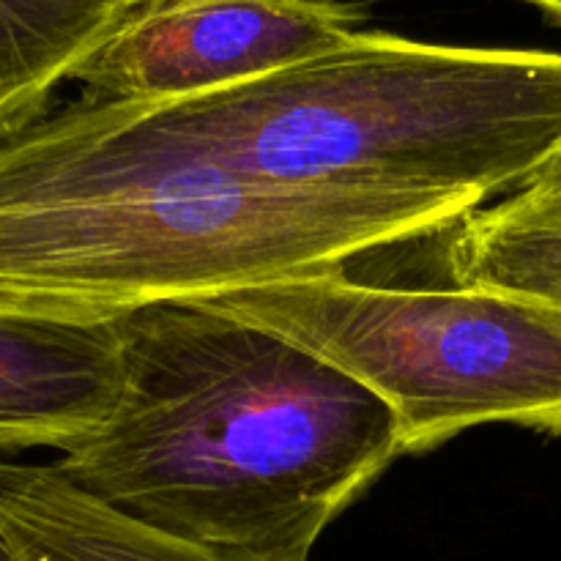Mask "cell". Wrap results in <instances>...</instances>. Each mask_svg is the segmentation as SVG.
<instances>
[{"label": "cell", "instance_id": "obj_4", "mask_svg": "<svg viewBox=\"0 0 561 561\" xmlns=\"http://www.w3.org/2000/svg\"><path fill=\"white\" fill-rule=\"evenodd\" d=\"M201 301L365 383L398 422L400 455L496 422L561 438V310L546 301L469 285H373L345 268Z\"/></svg>", "mask_w": 561, "mask_h": 561}, {"label": "cell", "instance_id": "obj_2", "mask_svg": "<svg viewBox=\"0 0 561 561\" xmlns=\"http://www.w3.org/2000/svg\"><path fill=\"white\" fill-rule=\"evenodd\" d=\"M113 414L58 469L140 524L261 557L307 559L400 458L398 422L332 362L206 301L115 318Z\"/></svg>", "mask_w": 561, "mask_h": 561}, {"label": "cell", "instance_id": "obj_10", "mask_svg": "<svg viewBox=\"0 0 561 561\" xmlns=\"http://www.w3.org/2000/svg\"><path fill=\"white\" fill-rule=\"evenodd\" d=\"M526 186H540V190L561 192V146L553 151V157L531 175V181Z\"/></svg>", "mask_w": 561, "mask_h": 561}, {"label": "cell", "instance_id": "obj_5", "mask_svg": "<svg viewBox=\"0 0 561 561\" xmlns=\"http://www.w3.org/2000/svg\"><path fill=\"white\" fill-rule=\"evenodd\" d=\"M365 20L340 0H148L71 80L113 102H181L332 53Z\"/></svg>", "mask_w": 561, "mask_h": 561}, {"label": "cell", "instance_id": "obj_3", "mask_svg": "<svg viewBox=\"0 0 561 561\" xmlns=\"http://www.w3.org/2000/svg\"><path fill=\"white\" fill-rule=\"evenodd\" d=\"M115 104L162 146L241 179L491 197L524 190L561 146V53L359 31L225 91Z\"/></svg>", "mask_w": 561, "mask_h": 561}, {"label": "cell", "instance_id": "obj_8", "mask_svg": "<svg viewBox=\"0 0 561 561\" xmlns=\"http://www.w3.org/2000/svg\"><path fill=\"white\" fill-rule=\"evenodd\" d=\"M131 9V0H0V124L47 110Z\"/></svg>", "mask_w": 561, "mask_h": 561}, {"label": "cell", "instance_id": "obj_7", "mask_svg": "<svg viewBox=\"0 0 561 561\" xmlns=\"http://www.w3.org/2000/svg\"><path fill=\"white\" fill-rule=\"evenodd\" d=\"M0 535L16 561H307L228 551L140 524L58 466L0 460Z\"/></svg>", "mask_w": 561, "mask_h": 561}, {"label": "cell", "instance_id": "obj_13", "mask_svg": "<svg viewBox=\"0 0 561 561\" xmlns=\"http://www.w3.org/2000/svg\"><path fill=\"white\" fill-rule=\"evenodd\" d=\"M142 3H148V0H131V5H142Z\"/></svg>", "mask_w": 561, "mask_h": 561}, {"label": "cell", "instance_id": "obj_12", "mask_svg": "<svg viewBox=\"0 0 561 561\" xmlns=\"http://www.w3.org/2000/svg\"><path fill=\"white\" fill-rule=\"evenodd\" d=\"M0 561H16L14 553H11L9 542H5V537L0 535Z\"/></svg>", "mask_w": 561, "mask_h": 561}, {"label": "cell", "instance_id": "obj_11", "mask_svg": "<svg viewBox=\"0 0 561 561\" xmlns=\"http://www.w3.org/2000/svg\"><path fill=\"white\" fill-rule=\"evenodd\" d=\"M529 3L537 5V9H540L548 20L561 25V0H529Z\"/></svg>", "mask_w": 561, "mask_h": 561}, {"label": "cell", "instance_id": "obj_9", "mask_svg": "<svg viewBox=\"0 0 561 561\" xmlns=\"http://www.w3.org/2000/svg\"><path fill=\"white\" fill-rule=\"evenodd\" d=\"M449 272L455 285L502 290L561 310V192L524 186L455 225Z\"/></svg>", "mask_w": 561, "mask_h": 561}, {"label": "cell", "instance_id": "obj_1", "mask_svg": "<svg viewBox=\"0 0 561 561\" xmlns=\"http://www.w3.org/2000/svg\"><path fill=\"white\" fill-rule=\"evenodd\" d=\"M477 192L274 184L211 168L82 93L0 124V310L115 321L345 268L455 228Z\"/></svg>", "mask_w": 561, "mask_h": 561}, {"label": "cell", "instance_id": "obj_6", "mask_svg": "<svg viewBox=\"0 0 561 561\" xmlns=\"http://www.w3.org/2000/svg\"><path fill=\"white\" fill-rule=\"evenodd\" d=\"M118 392L115 321L0 310V453H71L107 422Z\"/></svg>", "mask_w": 561, "mask_h": 561}]
</instances>
